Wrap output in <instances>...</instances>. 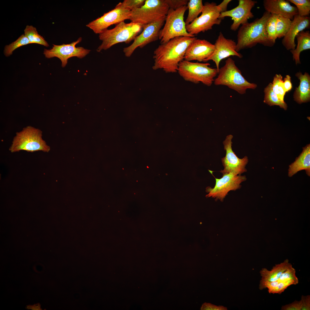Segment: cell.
<instances>
[{"mask_svg":"<svg viewBox=\"0 0 310 310\" xmlns=\"http://www.w3.org/2000/svg\"><path fill=\"white\" fill-rule=\"evenodd\" d=\"M196 38L178 37L161 44L154 52L153 69H162L166 73H176L179 63L184 60L188 47Z\"/></svg>","mask_w":310,"mask_h":310,"instance_id":"1","label":"cell"},{"mask_svg":"<svg viewBox=\"0 0 310 310\" xmlns=\"http://www.w3.org/2000/svg\"><path fill=\"white\" fill-rule=\"evenodd\" d=\"M271 14L266 11L260 18L242 25L237 35L236 51L251 48L257 44L272 47L274 44L268 38L266 31L267 22Z\"/></svg>","mask_w":310,"mask_h":310,"instance_id":"2","label":"cell"},{"mask_svg":"<svg viewBox=\"0 0 310 310\" xmlns=\"http://www.w3.org/2000/svg\"><path fill=\"white\" fill-rule=\"evenodd\" d=\"M142 29V25L139 23L122 22L117 24L114 28L107 29L99 34V38L102 43L97 51L100 52L102 50H106L119 43H129L134 39Z\"/></svg>","mask_w":310,"mask_h":310,"instance_id":"3","label":"cell"},{"mask_svg":"<svg viewBox=\"0 0 310 310\" xmlns=\"http://www.w3.org/2000/svg\"><path fill=\"white\" fill-rule=\"evenodd\" d=\"M218 73L214 81L215 85L226 86L240 94H245L247 89H255L257 87L256 84L246 80L231 58L226 60L225 65L219 69Z\"/></svg>","mask_w":310,"mask_h":310,"instance_id":"4","label":"cell"},{"mask_svg":"<svg viewBox=\"0 0 310 310\" xmlns=\"http://www.w3.org/2000/svg\"><path fill=\"white\" fill-rule=\"evenodd\" d=\"M209 63L193 62L183 60L179 63L177 72L186 81L195 84L201 82L210 86L218 73L217 69L211 67Z\"/></svg>","mask_w":310,"mask_h":310,"instance_id":"5","label":"cell"},{"mask_svg":"<svg viewBox=\"0 0 310 310\" xmlns=\"http://www.w3.org/2000/svg\"><path fill=\"white\" fill-rule=\"evenodd\" d=\"M9 150L11 152L22 150L31 152L38 151L48 152L50 148L42 139L41 130L28 126L16 133Z\"/></svg>","mask_w":310,"mask_h":310,"instance_id":"6","label":"cell"},{"mask_svg":"<svg viewBox=\"0 0 310 310\" xmlns=\"http://www.w3.org/2000/svg\"><path fill=\"white\" fill-rule=\"evenodd\" d=\"M188 9L187 5L174 9L169 8L165 18V23L160 31L159 39L161 44L165 43L177 37H194L188 33L184 21V15Z\"/></svg>","mask_w":310,"mask_h":310,"instance_id":"7","label":"cell"},{"mask_svg":"<svg viewBox=\"0 0 310 310\" xmlns=\"http://www.w3.org/2000/svg\"><path fill=\"white\" fill-rule=\"evenodd\" d=\"M170 8L166 0H145L141 7L131 11V22L142 25L166 17Z\"/></svg>","mask_w":310,"mask_h":310,"instance_id":"8","label":"cell"},{"mask_svg":"<svg viewBox=\"0 0 310 310\" xmlns=\"http://www.w3.org/2000/svg\"><path fill=\"white\" fill-rule=\"evenodd\" d=\"M221 12V9L216 3L206 2L204 5L201 15L186 26L187 31L195 35L212 29L214 25L220 24L222 20L219 16Z\"/></svg>","mask_w":310,"mask_h":310,"instance_id":"9","label":"cell"},{"mask_svg":"<svg viewBox=\"0 0 310 310\" xmlns=\"http://www.w3.org/2000/svg\"><path fill=\"white\" fill-rule=\"evenodd\" d=\"M208 170L215 178L216 183L214 188L210 187L206 188V191L208 193L206 197H211L216 198V200L223 201L229 191L240 189L241 186L240 184L247 180L245 176L236 175L232 173L222 175V178L218 179L213 175V171Z\"/></svg>","mask_w":310,"mask_h":310,"instance_id":"10","label":"cell"},{"mask_svg":"<svg viewBox=\"0 0 310 310\" xmlns=\"http://www.w3.org/2000/svg\"><path fill=\"white\" fill-rule=\"evenodd\" d=\"M166 17L142 25V33L135 37L130 45L123 48L125 56L130 57L137 48H143L148 44L159 39L160 32L164 24Z\"/></svg>","mask_w":310,"mask_h":310,"instance_id":"11","label":"cell"},{"mask_svg":"<svg viewBox=\"0 0 310 310\" xmlns=\"http://www.w3.org/2000/svg\"><path fill=\"white\" fill-rule=\"evenodd\" d=\"M131 12L130 10L123 7L119 3L114 9L90 22L86 26L95 33L99 34L111 25L129 20Z\"/></svg>","mask_w":310,"mask_h":310,"instance_id":"12","label":"cell"},{"mask_svg":"<svg viewBox=\"0 0 310 310\" xmlns=\"http://www.w3.org/2000/svg\"><path fill=\"white\" fill-rule=\"evenodd\" d=\"M82 39V38L80 37L76 41L69 44H63L60 45L53 44L51 49H44V54L47 58L55 57L59 58L61 62L62 66L64 67L69 58L75 57L82 59L90 52V50L83 47H76V45L80 42Z\"/></svg>","mask_w":310,"mask_h":310,"instance_id":"13","label":"cell"},{"mask_svg":"<svg viewBox=\"0 0 310 310\" xmlns=\"http://www.w3.org/2000/svg\"><path fill=\"white\" fill-rule=\"evenodd\" d=\"M232 137L233 136L231 135H227L223 142L226 154L221 159L224 168L223 170H221L220 172L222 175L232 173L235 175H241L247 171L245 167L248 162V158L247 156L243 158H239L233 151L231 141Z\"/></svg>","mask_w":310,"mask_h":310,"instance_id":"14","label":"cell"},{"mask_svg":"<svg viewBox=\"0 0 310 310\" xmlns=\"http://www.w3.org/2000/svg\"><path fill=\"white\" fill-rule=\"evenodd\" d=\"M257 3L256 1L252 0H239V5L230 10L220 13L219 18L221 20L225 17H231L233 22L230 29L236 31L241 25L248 22V20L254 17L251 12L252 8Z\"/></svg>","mask_w":310,"mask_h":310,"instance_id":"15","label":"cell"},{"mask_svg":"<svg viewBox=\"0 0 310 310\" xmlns=\"http://www.w3.org/2000/svg\"><path fill=\"white\" fill-rule=\"evenodd\" d=\"M236 43L231 39L225 38L221 32L214 44L215 49L213 53L204 62L210 60L214 62L216 65L218 73L219 69V64L222 59L231 56H236L239 58L243 57L242 55L236 51Z\"/></svg>","mask_w":310,"mask_h":310,"instance_id":"16","label":"cell"},{"mask_svg":"<svg viewBox=\"0 0 310 310\" xmlns=\"http://www.w3.org/2000/svg\"><path fill=\"white\" fill-rule=\"evenodd\" d=\"M215 49L214 44L206 40L196 38L188 47L184 60L189 61L196 60L204 62L213 53Z\"/></svg>","mask_w":310,"mask_h":310,"instance_id":"17","label":"cell"},{"mask_svg":"<svg viewBox=\"0 0 310 310\" xmlns=\"http://www.w3.org/2000/svg\"><path fill=\"white\" fill-rule=\"evenodd\" d=\"M310 25L309 17H302L298 14L294 16L290 29L282 41V45L286 50H290L295 49L296 45L295 39L296 36L305 29L309 28Z\"/></svg>","mask_w":310,"mask_h":310,"instance_id":"18","label":"cell"},{"mask_svg":"<svg viewBox=\"0 0 310 310\" xmlns=\"http://www.w3.org/2000/svg\"><path fill=\"white\" fill-rule=\"evenodd\" d=\"M263 5L266 11L271 14L282 16L291 20L298 14L296 7L291 5L288 0H264Z\"/></svg>","mask_w":310,"mask_h":310,"instance_id":"19","label":"cell"},{"mask_svg":"<svg viewBox=\"0 0 310 310\" xmlns=\"http://www.w3.org/2000/svg\"><path fill=\"white\" fill-rule=\"evenodd\" d=\"M295 75L300 81L293 94L294 100L299 104L309 102L310 100V75L307 73L303 74L301 72H297Z\"/></svg>","mask_w":310,"mask_h":310,"instance_id":"20","label":"cell"},{"mask_svg":"<svg viewBox=\"0 0 310 310\" xmlns=\"http://www.w3.org/2000/svg\"><path fill=\"white\" fill-rule=\"evenodd\" d=\"M305 170L308 176L310 175V145L303 148V151L297 157L295 161L289 166L288 175L291 177L298 171Z\"/></svg>","mask_w":310,"mask_h":310,"instance_id":"21","label":"cell"},{"mask_svg":"<svg viewBox=\"0 0 310 310\" xmlns=\"http://www.w3.org/2000/svg\"><path fill=\"white\" fill-rule=\"evenodd\" d=\"M292 266L288 260L286 259L282 263L275 265L271 270L265 268H262L260 272L261 278L259 284L277 281L282 273Z\"/></svg>","mask_w":310,"mask_h":310,"instance_id":"22","label":"cell"},{"mask_svg":"<svg viewBox=\"0 0 310 310\" xmlns=\"http://www.w3.org/2000/svg\"><path fill=\"white\" fill-rule=\"evenodd\" d=\"M297 44L296 48L290 50L293 60L297 65L301 63L300 54L302 51L310 49V32L309 30H303L296 36Z\"/></svg>","mask_w":310,"mask_h":310,"instance_id":"23","label":"cell"},{"mask_svg":"<svg viewBox=\"0 0 310 310\" xmlns=\"http://www.w3.org/2000/svg\"><path fill=\"white\" fill-rule=\"evenodd\" d=\"M298 282L292 280L284 282L278 281L272 282H266L259 284V288L261 290L267 288L270 293L280 294L289 286L296 285Z\"/></svg>","mask_w":310,"mask_h":310,"instance_id":"24","label":"cell"},{"mask_svg":"<svg viewBox=\"0 0 310 310\" xmlns=\"http://www.w3.org/2000/svg\"><path fill=\"white\" fill-rule=\"evenodd\" d=\"M264 92V103L270 106L277 105L285 110H287V104L284 101L280 99L273 91L271 83H270L265 88Z\"/></svg>","mask_w":310,"mask_h":310,"instance_id":"25","label":"cell"},{"mask_svg":"<svg viewBox=\"0 0 310 310\" xmlns=\"http://www.w3.org/2000/svg\"><path fill=\"white\" fill-rule=\"evenodd\" d=\"M204 5L202 0H190L187 6L188 13L185 22L187 25L191 23L202 13Z\"/></svg>","mask_w":310,"mask_h":310,"instance_id":"26","label":"cell"},{"mask_svg":"<svg viewBox=\"0 0 310 310\" xmlns=\"http://www.w3.org/2000/svg\"><path fill=\"white\" fill-rule=\"evenodd\" d=\"M24 34L31 43L38 44L46 47L49 46L44 38L38 34L36 28L32 25L26 26Z\"/></svg>","mask_w":310,"mask_h":310,"instance_id":"27","label":"cell"},{"mask_svg":"<svg viewBox=\"0 0 310 310\" xmlns=\"http://www.w3.org/2000/svg\"><path fill=\"white\" fill-rule=\"evenodd\" d=\"M290 19L281 15H278L276 23L277 38L283 37L288 31L292 22Z\"/></svg>","mask_w":310,"mask_h":310,"instance_id":"28","label":"cell"},{"mask_svg":"<svg viewBox=\"0 0 310 310\" xmlns=\"http://www.w3.org/2000/svg\"><path fill=\"white\" fill-rule=\"evenodd\" d=\"M30 44L31 43L28 39L24 34H23L15 41L5 46L4 51V54L6 56H9L12 54L13 51L17 48Z\"/></svg>","mask_w":310,"mask_h":310,"instance_id":"29","label":"cell"},{"mask_svg":"<svg viewBox=\"0 0 310 310\" xmlns=\"http://www.w3.org/2000/svg\"><path fill=\"white\" fill-rule=\"evenodd\" d=\"M272 83L273 91L280 99L284 101V96L286 92L283 86L282 76L280 74H276L274 77Z\"/></svg>","mask_w":310,"mask_h":310,"instance_id":"30","label":"cell"},{"mask_svg":"<svg viewBox=\"0 0 310 310\" xmlns=\"http://www.w3.org/2000/svg\"><path fill=\"white\" fill-rule=\"evenodd\" d=\"M278 15H271L268 20L266 25V32L269 38L275 44L277 37L276 32V23Z\"/></svg>","mask_w":310,"mask_h":310,"instance_id":"31","label":"cell"},{"mask_svg":"<svg viewBox=\"0 0 310 310\" xmlns=\"http://www.w3.org/2000/svg\"><path fill=\"white\" fill-rule=\"evenodd\" d=\"M294 4L298 10V15L302 16H309L310 13V0H288Z\"/></svg>","mask_w":310,"mask_h":310,"instance_id":"32","label":"cell"},{"mask_svg":"<svg viewBox=\"0 0 310 310\" xmlns=\"http://www.w3.org/2000/svg\"><path fill=\"white\" fill-rule=\"evenodd\" d=\"M291 280L299 282L298 279L296 275V270L292 266L282 273L277 281L284 282Z\"/></svg>","mask_w":310,"mask_h":310,"instance_id":"33","label":"cell"},{"mask_svg":"<svg viewBox=\"0 0 310 310\" xmlns=\"http://www.w3.org/2000/svg\"><path fill=\"white\" fill-rule=\"evenodd\" d=\"M145 0H124L120 2L121 6L124 8L131 11L139 8L144 3Z\"/></svg>","mask_w":310,"mask_h":310,"instance_id":"34","label":"cell"},{"mask_svg":"<svg viewBox=\"0 0 310 310\" xmlns=\"http://www.w3.org/2000/svg\"><path fill=\"white\" fill-rule=\"evenodd\" d=\"M166 1L170 8L174 9L187 5L188 2L187 0H166Z\"/></svg>","mask_w":310,"mask_h":310,"instance_id":"35","label":"cell"},{"mask_svg":"<svg viewBox=\"0 0 310 310\" xmlns=\"http://www.w3.org/2000/svg\"><path fill=\"white\" fill-rule=\"evenodd\" d=\"M301 300L299 301H295L290 304L282 306L281 308V310H301Z\"/></svg>","mask_w":310,"mask_h":310,"instance_id":"36","label":"cell"},{"mask_svg":"<svg viewBox=\"0 0 310 310\" xmlns=\"http://www.w3.org/2000/svg\"><path fill=\"white\" fill-rule=\"evenodd\" d=\"M301 310H310V296L302 295L301 300Z\"/></svg>","mask_w":310,"mask_h":310,"instance_id":"37","label":"cell"},{"mask_svg":"<svg viewBox=\"0 0 310 310\" xmlns=\"http://www.w3.org/2000/svg\"><path fill=\"white\" fill-rule=\"evenodd\" d=\"M201 310H225L226 308L222 306H217L210 303H205L201 307Z\"/></svg>","mask_w":310,"mask_h":310,"instance_id":"38","label":"cell"},{"mask_svg":"<svg viewBox=\"0 0 310 310\" xmlns=\"http://www.w3.org/2000/svg\"><path fill=\"white\" fill-rule=\"evenodd\" d=\"M283 86L286 92L291 90L292 88L291 82V77L289 75H287L283 80Z\"/></svg>","mask_w":310,"mask_h":310,"instance_id":"39","label":"cell"},{"mask_svg":"<svg viewBox=\"0 0 310 310\" xmlns=\"http://www.w3.org/2000/svg\"><path fill=\"white\" fill-rule=\"evenodd\" d=\"M231 1V0H224L221 3L218 5L221 9L222 12L227 11V5Z\"/></svg>","mask_w":310,"mask_h":310,"instance_id":"40","label":"cell"}]
</instances>
